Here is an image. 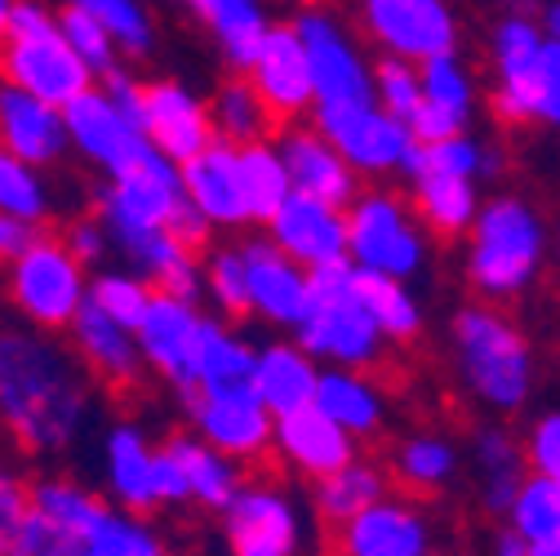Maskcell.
<instances>
[{"label":"cell","mask_w":560,"mask_h":556,"mask_svg":"<svg viewBox=\"0 0 560 556\" xmlns=\"http://www.w3.org/2000/svg\"><path fill=\"white\" fill-rule=\"evenodd\" d=\"M98 383L58 334L0 325V428L23 454H67L94 424Z\"/></svg>","instance_id":"1"},{"label":"cell","mask_w":560,"mask_h":556,"mask_svg":"<svg viewBox=\"0 0 560 556\" xmlns=\"http://www.w3.org/2000/svg\"><path fill=\"white\" fill-rule=\"evenodd\" d=\"M450 352L463 387L494 414H516L529 405L538 383L534 343L525 329L489 303H471L450 321Z\"/></svg>","instance_id":"2"},{"label":"cell","mask_w":560,"mask_h":556,"mask_svg":"<svg viewBox=\"0 0 560 556\" xmlns=\"http://www.w3.org/2000/svg\"><path fill=\"white\" fill-rule=\"evenodd\" d=\"M547 263V223L538 205L525 196H494L480 200V215L467 228V281L471 290L499 308L521 299Z\"/></svg>","instance_id":"3"},{"label":"cell","mask_w":560,"mask_h":556,"mask_svg":"<svg viewBox=\"0 0 560 556\" xmlns=\"http://www.w3.org/2000/svg\"><path fill=\"white\" fill-rule=\"evenodd\" d=\"M294 343L325 370H357L383 361V334L374 329L352 263H329L320 271H307V308L294 325Z\"/></svg>","instance_id":"4"},{"label":"cell","mask_w":560,"mask_h":556,"mask_svg":"<svg viewBox=\"0 0 560 556\" xmlns=\"http://www.w3.org/2000/svg\"><path fill=\"white\" fill-rule=\"evenodd\" d=\"M489 67H494V107L516 125L560 120V40L542 36L538 19L512 10L489 32Z\"/></svg>","instance_id":"5"},{"label":"cell","mask_w":560,"mask_h":556,"mask_svg":"<svg viewBox=\"0 0 560 556\" xmlns=\"http://www.w3.org/2000/svg\"><path fill=\"white\" fill-rule=\"evenodd\" d=\"M0 85L62 112L67 103H77L81 94L94 90V77L67 49L54 10L36 5V0H19L10 10V36L0 45Z\"/></svg>","instance_id":"6"},{"label":"cell","mask_w":560,"mask_h":556,"mask_svg":"<svg viewBox=\"0 0 560 556\" xmlns=\"http://www.w3.org/2000/svg\"><path fill=\"white\" fill-rule=\"evenodd\" d=\"M347 223V263L361 276H383V281L409 286L428 267V232L413 219V210L396 192H361L342 210Z\"/></svg>","instance_id":"7"},{"label":"cell","mask_w":560,"mask_h":556,"mask_svg":"<svg viewBox=\"0 0 560 556\" xmlns=\"http://www.w3.org/2000/svg\"><path fill=\"white\" fill-rule=\"evenodd\" d=\"M90 271L62 250L58 236L40 232L14 263H5V294L19 325L40 334H62L85 308Z\"/></svg>","instance_id":"8"},{"label":"cell","mask_w":560,"mask_h":556,"mask_svg":"<svg viewBox=\"0 0 560 556\" xmlns=\"http://www.w3.org/2000/svg\"><path fill=\"white\" fill-rule=\"evenodd\" d=\"M94 219L98 223H125V228H161L170 236H178L187 250H196L209 228L187 210L183 196V178L178 165L161 161L156 152L143 157L133 170H125L120 178H107L94 196Z\"/></svg>","instance_id":"9"},{"label":"cell","mask_w":560,"mask_h":556,"mask_svg":"<svg viewBox=\"0 0 560 556\" xmlns=\"http://www.w3.org/2000/svg\"><path fill=\"white\" fill-rule=\"evenodd\" d=\"M303 58H307V77H312V112H347V107H365L374 103V81H370V54L352 36L334 10H299L290 19ZM307 112V116H312Z\"/></svg>","instance_id":"10"},{"label":"cell","mask_w":560,"mask_h":556,"mask_svg":"<svg viewBox=\"0 0 560 556\" xmlns=\"http://www.w3.org/2000/svg\"><path fill=\"white\" fill-rule=\"evenodd\" d=\"M223 538L232 556H303L307 517L276 480H245L223 508Z\"/></svg>","instance_id":"11"},{"label":"cell","mask_w":560,"mask_h":556,"mask_svg":"<svg viewBox=\"0 0 560 556\" xmlns=\"http://www.w3.org/2000/svg\"><path fill=\"white\" fill-rule=\"evenodd\" d=\"M361 32L378 45V58L423 67L432 58L458 54V14L445 0H365Z\"/></svg>","instance_id":"12"},{"label":"cell","mask_w":560,"mask_h":556,"mask_svg":"<svg viewBox=\"0 0 560 556\" xmlns=\"http://www.w3.org/2000/svg\"><path fill=\"white\" fill-rule=\"evenodd\" d=\"M183 405H187V419H191V437L214 454L232 459L241 472L271 454V414L258 405L249 383L187 392Z\"/></svg>","instance_id":"13"},{"label":"cell","mask_w":560,"mask_h":556,"mask_svg":"<svg viewBox=\"0 0 560 556\" xmlns=\"http://www.w3.org/2000/svg\"><path fill=\"white\" fill-rule=\"evenodd\" d=\"M312 129L342 157V165L357 178H387L400 174L413 138L405 125H396L378 103L365 107H347V112H312Z\"/></svg>","instance_id":"14"},{"label":"cell","mask_w":560,"mask_h":556,"mask_svg":"<svg viewBox=\"0 0 560 556\" xmlns=\"http://www.w3.org/2000/svg\"><path fill=\"white\" fill-rule=\"evenodd\" d=\"M62 129H67V148L81 152L94 170H103V178H120L143 157H152L143 129H138L98 85L62 107Z\"/></svg>","instance_id":"15"},{"label":"cell","mask_w":560,"mask_h":556,"mask_svg":"<svg viewBox=\"0 0 560 556\" xmlns=\"http://www.w3.org/2000/svg\"><path fill=\"white\" fill-rule=\"evenodd\" d=\"M138 129H143L148 148L170 165H187L214 143L205 99H196V90H187L183 81H148L138 90Z\"/></svg>","instance_id":"16"},{"label":"cell","mask_w":560,"mask_h":556,"mask_svg":"<svg viewBox=\"0 0 560 556\" xmlns=\"http://www.w3.org/2000/svg\"><path fill=\"white\" fill-rule=\"evenodd\" d=\"M476 116V77L463 54H445L418 67V112L405 125L418 148L467 134Z\"/></svg>","instance_id":"17"},{"label":"cell","mask_w":560,"mask_h":556,"mask_svg":"<svg viewBox=\"0 0 560 556\" xmlns=\"http://www.w3.org/2000/svg\"><path fill=\"white\" fill-rule=\"evenodd\" d=\"M267 245H276L294 267L320 271L329 263H347V223L342 210L307 196H285V205L267 219Z\"/></svg>","instance_id":"18"},{"label":"cell","mask_w":560,"mask_h":556,"mask_svg":"<svg viewBox=\"0 0 560 556\" xmlns=\"http://www.w3.org/2000/svg\"><path fill=\"white\" fill-rule=\"evenodd\" d=\"M249 90L267 107L276 125H299V116L312 112V77H307V58L290 23H271L254 67L245 72Z\"/></svg>","instance_id":"19"},{"label":"cell","mask_w":560,"mask_h":556,"mask_svg":"<svg viewBox=\"0 0 560 556\" xmlns=\"http://www.w3.org/2000/svg\"><path fill=\"white\" fill-rule=\"evenodd\" d=\"M271 148H276L280 165H285V178H290L294 196L334 205V210H347V205L361 196V178L342 165V157L312 125H285L276 134Z\"/></svg>","instance_id":"20"},{"label":"cell","mask_w":560,"mask_h":556,"mask_svg":"<svg viewBox=\"0 0 560 556\" xmlns=\"http://www.w3.org/2000/svg\"><path fill=\"white\" fill-rule=\"evenodd\" d=\"M334 556H432V521L387 495L334 530Z\"/></svg>","instance_id":"21"},{"label":"cell","mask_w":560,"mask_h":556,"mask_svg":"<svg viewBox=\"0 0 560 556\" xmlns=\"http://www.w3.org/2000/svg\"><path fill=\"white\" fill-rule=\"evenodd\" d=\"M200 321H205L200 303H183V299H170V294L152 290V303H148L143 321L133 325V347H138V357H143V370H156L165 383H174L183 392Z\"/></svg>","instance_id":"22"},{"label":"cell","mask_w":560,"mask_h":556,"mask_svg":"<svg viewBox=\"0 0 560 556\" xmlns=\"http://www.w3.org/2000/svg\"><path fill=\"white\" fill-rule=\"evenodd\" d=\"M183 178V196L187 210L214 232V228H245L249 223V205H245V187H241V161L236 148L228 143H209L200 157H191L187 165H178Z\"/></svg>","instance_id":"23"},{"label":"cell","mask_w":560,"mask_h":556,"mask_svg":"<svg viewBox=\"0 0 560 556\" xmlns=\"http://www.w3.org/2000/svg\"><path fill=\"white\" fill-rule=\"evenodd\" d=\"M241 263H245V299H249V316L294 329L303 308H307V271L294 267L285 254L267 241H245L236 245Z\"/></svg>","instance_id":"24"},{"label":"cell","mask_w":560,"mask_h":556,"mask_svg":"<svg viewBox=\"0 0 560 556\" xmlns=\"http://www.w3.org/2000/svg\"><path fill=\"white\" fill-rule=\"evenodd\" d=\"M316 374H320V366L294 338L258 343L254 347V370H249V392L258 396V405L271 414V424H276V419H290V414H299V409H312Z\"/></svg>","instance_id":"25"},{"label":"cell","mask_w":560,"mask_h":556,"mask_svg":"<svg viewBox=\"0 0 560 556\" xmlns=\"http://www.w3.org/2000/svg\"><path fill=\"white\" fill-rule=\"evenodd\" d=\"M271 454L290 472L307 476L312 485L334 476L352 459H361L357 441L347 432H338L329 419H320L316 409H299V414H290V419H276L271 424Z\"/></svg>","instance_id":"26"},{"label":"cell","mask_w":560,"mask_h":556,"mask_svg":"<svg viewBox=\"0 0 560 556\" xmlns=\"http://www.w3.org/2000/svg\"><path fill=\"white\" fill-rule=\"evenodd\" d=\"M0 152H10L14 161L32 165V170H54L67 152V129H62V112L0 85Z\"/></svg>","instance_id":"27"},{"label":"cell","mask_w":560,"mask_h":556,"mask_svg":"<svg viewBox=\"0 0 560 556\" xmlns=\"http://www.w3.org/2000/svg\"><path fill=\"white\" fill-rule=\"evenodd\" d=\"M152 459H156V445L143 437V428L116 424L103 437V490H107L103 503L129 517H148L156 508Z\"/></svg>","instance_id":"28"},{"label":"cell","mask_w":560,"mask_h":556,"mask_svg":"<svg viewBox=\"0 0 560 556\" xmlns=\"http://www.w3.org/2000/svg\"><path fill=\"white\" fill-rule=\"evenodd\" d=\"M67 347H72V357L85 366V374L94 383L133 387L143 379V357H138V347H133V334L120 329L116 321L98 316L94 308H81V316L67 325Z\"/></svg>","instance_id":"29"},{"label":"cell","mask_w":560,"mask_h":556,"mask_svg":"<svg viewBox=\"0 0 560 556\" xmlns=\"http://www.w3.org/2000/svg\"><path fill=\"white\" fill-rule=\"evenodd\" d=\"M312 409L352 441L378 437L383 424H387V405H383L378 383L370 374H357V370H320Z\"/></svg>","instance_id":"30"},{"label":"cell","mask_w":560,"mask_h":556,"mask_svg":"<svg viewBox=\"0 0 560 556\" xmlns=\"http://www.w3.org/2000/svg\"><path fill=\"white\" fill-rule=\"evenodd\" d=\"M254 347L236 325L209 316L200 321V334H196V347H191V370H187V392H209V387H236V383H249V370H254Z\"/></svg>","instance_id":"31"},{"label":"cell","mask_w":560,"mask_h":556,"mask_svg":"<svg viewBox=\"0 0 560 556\" xmlns=\"http://www.w3.org/2000/svg\"><path fill=\"white\" fill-rule=\"evenodd\" d=\"M191 14L209 36H214L223 62L236 77H245L262 49V40H267V32H271V14L258 5V0H196Z\"/></svg>","instance_id":"32"},{"label":"cell","mask_w":560,"mask_h":556,"mask_svg":"<svg viewBox=\"0 0 560 556\" xmlns=\"http://www.w3.org/2000/svg\"><path fill=\"white\" fill-rule=\"evenodd\" d=\"M161 450H165V454L174 459V467L183 472L187 503H196V508H205V512H223V508L236 499V490L245 485V472H241L232 459H223V454H214L209 445H200L191 432H174Z\"/></svg>","instance_id":"33"},{"label":"cell","mask_w":560,"mask_h":556,"mask_svg":"<svg viewBox=\"0 0 560 556\" xmlns=\"http://www.w3.org/2000/svg\"><path fill=\"white\" fill-rule=\"evenodd\" d=\"M27 508H32V517H40L45 525L62 530L67 538H77V543L107 512L103 495L85 490V485L72 480V476H36V480H27Z\"/></svg>","instance_id":"34"},{"label":"cell","mask_w":560,"mask_h":556,"mask_svg":"<svg viewBox=\"0 0 560 556\" xmlns=\"http://www.w3.org/2000/svg\"><path fill=\"white\" fill-rule=\"evenodd\" d=\"M471 463H476V476H480V503L494 517L508 512L516 490H521V480H525L521 441L499 424H485L471 437Z\"/></svg>","instance_id":"35"},{"label":"cell","mask_w":560,"mask_h":556,"mask_svg":"<svg viewBox=\"0 0 560 556\" xmlns=\"http://www.w3.org/2000/svg\"><path fill=\"white\" fill-rule=\"evenodd\" d=\"M409 178L418 174H441V178H463V183H480V178H494L503 174V152L480 143L476 134H454V138H441V143H428L409 152L405 170Z\"/></svg>","instance_id":"36"},{"label":"cell","mask_w":560,"mask_h":556,"mask_svg":"<svg viewBox=\"0 0 560 556\" xmlns=\"http://www.w3.org/2000/svg\"><path fill=\"white\" fill-rule=\"evenodd\" d=\"M205 112H209V129H214V143H228L236 152L254 143H271L267 134L276 129V120L267 116V107L258 103L245 77H228L214 90V103H205Z\"/></svg>","instance_id":"37"},{"label":"cell","mask_w":560,"mask_h":556,"mask_svg":"<svg viewBox=\"0 0 560 556\" xmlns=\"http://www.w3.org/2000/svg\"><path fill=\"white\" fill-rule=\"evenodd\" d=\"M413 183V219H423L441 236H463L471 219L480 215V187L463 178H441V174H418Z\"/></svg>","instance_id":"38"},{"label":"cell","mask_w":560,"mask_h":556,"mask_svg":"<svg viewBox=\"0 0 560 556\" xmlns=\"http://www.w3.org/2000/svg\"><path fill=\"white\" fill-rule=\"evenodd\" d=\"M378 499H387V472L370 459H352L347 467H338L334 476L316 480V512L338 530L342 521H352L357 512L374 508Z\"/></svg>","instance_id":"39"},{"label":"cell","mask_w":560,"mask_h":556,"mask_svg":"<svg viewBox=\"0 0 560 556\" xmlns=\"http://www.w3.org/2000/svg\"><path fill=\"white\" fill-rule=\"evenodd\" d=\"M396 476H400V485H409L418 495L445 490L458 476V445L445 441L441 432H413L396 445Z\"/></svg>","instance_id":"40"},{"label":"cell","mask_w":560,"mask_h":556,"mask_svg":"<svg viewBox=\"0 0 560 556\" xmlns=\"http://www.w3.org/2000/svg\"><path fill=\"white\" fill-rule=\"evenodd\" d=\"M512 521V538L521 547H534V543H560V480H547V476H529L521 480V490L512 499V508L503 512Z\"/></svg>","instance_id":"41"},{"label":"cell","mask_w":560,"mask_h":556,"mask_svg":"<svg viewBox=\"0 0 560 556\" xmlns=\"http://www.w3.org/2000/svg\"><path fill=\"white\" fill-rule=\"evenodd\" d=\"M357 290H361V303H365L374 329L383 334V343H409V338H418V329H423V308H418V299H413L409 286L357 271Z\"/></svg>","instance_id":"42"},{"label":"cell","mask_w":560,"mask_h":556,"mask_svg":"<svg viewBox=\"0 0 560 556\" xmlns=\"http://www.w3.org/2000/svg\"><path fill=\"white\" fill-rule=\"evenodd\" d=\"M0 215L19 219L36 232H45V223L54 219V187L40 170L14 161L10 152H0Z\"/></svg>","instance_id":"43"},{"label":"cell","mask_w":560,"mask_h":556,"mask_svg":"<svg viewBox=\"0 0 560 556\" xmlns=\"http://www.w3.org/2000/svg\"><path fill=\"white\" fill-rule=\"evenodd\" d=\"M148 303H152V286L143 281V276H133L125 267H98V271H90L85 308H94L98 316L116 321L120 329L133 334V325L143 321Z\"/></svg>","instance_id":"44"},{"label":"cell","mask_w":560,"mask_h":556,"mask_svg":"<svg viewBox=\"0 0 560 556\" xmlns=\"http://www.w3.org/2000/svg\"><path fill=\"white\" fill-rule=\"evenodd\" d=\"M81 556H170V543L148 517H129L107 508L98 525L81 538Z\"/></svg>","instance_id":"45"},{"label":"cell","mask_w":560,"mask_h":556,"mask_svg":"<svg viewBox=\"0 0 560 556\" xmlns=\"http://www.w3.org/2000/svg\"><path fill=\"white\" fill-rule=\"evenodd\" d=\"M236 161H241V187H245V205H249V223H267L290 196L285 165H280L271 143L241 148Z\"/></svg>","instance_id":"46"},{"label":"cell","mask_w":560,"mask_h":556,"mask_svg":"<svg viewBox=\"0 0 560 556\" xmlns=\"http://www.w3.org/2000/svg\"><path fill=\"white\" fill-rule=\"evenodd\" d=\"M90 10V19L107 32L112 49L120 58H148L152 45H156V19L148 5H138V0H81Z\"/></svg>","instance_id":"47"},{"label":"cell","mask_w":560,"mask_h":556,"mask_svg":"<svg viewBox=\"0 0 560 556\" xmlns=\"http://www.w3.org/2000/svg\"><path fill=\"white\" fill-rule=\"evenodd\" d=\"M54 23H58L67 49H72V54L81 58V67L94 77V85L107 81L112 72H120V54L112 49L107 32L90 19V10L81 5V0H72V5H58V10H54Z\"/></svg>","instance_id":"48"},{"label":"cell","mask_w":560,"mask_h":556,"mask_svg":"<svg viewBox=\"0 0 560 556\" xmlns=\"http://www.w3.org/2000/svg\"><path fill=\"white\" fill-rule=\"evenodd\" d=\"M200 299H209L219 308V321H241L249 316V299H245V263L241 250H214L209 258H200Z\"/></svg>","instance_id":"49"},{"label":"cell","mask_w":560,"mask_h":556,"mask_svg":"<svg viewBox=\"0 0 560 556\" xmlns=\"http://www.w3.org/2000/svg\"><path fill=\"white\" fill-rule=\"evenodd\" d=\"M370 81H374L378 112H387L396 125H409L418 112V67L396 62V58H378V62H370Z\"/></svg>","instance_id":"50"},{"label":"cell","mask_w":560,"mask_h":556,"mask_svg":"<svg viewBox=\"0 0 560 556\" xmlns=\"http://www.w3.org/2000/svg\"><path fill=\"white\" fill-rule=\"evenodd\" d=\"M521 463L529 476L560 480V419L556 414H542V419L529 424V432L521 441Z\"/></svg>","instance_id":"51"},{"label":"cell","mask_w":560,"mask_h":556,"mask_svg":"<svg viewBox=\"0 0 560 556\" xmlns=\"http://www.w3.org/2000/svg\"><path fill=\"white\" fill-rule=\"evenodd\" d=\"M5 556H81V543L67 538L62 530H54V525H45L40 517L27 512V521H23L19 534L10 538Z\"/></svg>","instance_id":"52"},{"label":"cell","mask_w":560,"mask_h":556,"mask_svg":"<svg viewBox=\"0 0 560 556\" xmlns=\"http://www.w3.org/2000/svg\"><path fill=\"white\" fill-rule=\"evenodd\" d=\"M27 476L10 463H0V556H5L10 538L19 534V525L27 521Z\"/></svg>","instance_id":"53"},{"label":"cell","mask_w":560,"mask_h":556,"mask_svg":"<svg viewBox=\"0 0 560 556\" xmlns=\"http://www.w3.org/2000/svg\"><path fill=\"white\" fill-rule=\"evenodd\" d=\"M58 241H62V250L72 254L85 271H98V267L107 263V254H112V250H107V236H103V228H98V219H94V215L72 219Z\"/></svg>","instance_id":"54"},{"label":"cell","mask_w":560,"mask_h":556,"mask_svg":"<svg viewBox=\"0 0 560 556\" xmlns=\"http://www.w3.org/2000/svg\"><path fill=\"white\" fill-rule=\"evenodd\" d=\"M36 236H40L36 228H27V223H19V219H5V215H0V263H14Z\"/></svg>","instance_id":"55"},{"label":"cell","mask_w":560,"mask_h":556,"mask_svg":"<svg viewBox=\"0 0 560 556\" xmlns=\"http://www.w3.org/2000/svg\"><path fill=\"white\" fill-rule=\"evenodd\" d=\"M494 556H525V547H521L512 534H503V538L494 543Z\"/></svg>","instance_id":"56"},{"label":"cell","mask_w":560,"mask_h":556,"mask_svg":"<svg viewBox=\"0 0 560 556\" xmlns=\"http://www.w3.org/2000/svg\"><path fill=\"white\" fill-rule=\"evenodd\" d=\"M10 10H14V0H0V45L10 36Z\"/></svg>","instance_id":"57"},{"label":"cell","mask_w":560,"mask_h":556,"mask_svg":"<svg viewBox=\"0 0 560 556\" xmlns=\"http://www.w3.org/2000/svg\"><path fill=\"white\" fill-rule=\"evenodd\" d=\"M525 556H560V543H534L525 547Z\"/></svg>","instance_id":"58"}]
</instances>
